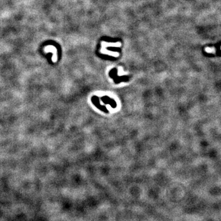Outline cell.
I'll list each match as a JSON object with an SVG mask.
<instances>
[{"instance_id": "6da1fadb", "label": "cell", "mask_w": 221, "mask_h": 221, "mask_svg": "<svg viewBox=\"0 0 221 221\" xmlns=\"http://www.w3.org/2000/svg\"><path fill=\"white\" fill-rule=\"evenodd\" d=\"M45 52H52L53 53V58L56 59L57 58V49L53 45H47L45 47Z\"/></svg>"}]
</instances>
